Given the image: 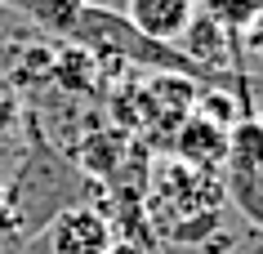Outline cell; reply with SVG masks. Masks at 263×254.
I'll return each instance as SVG.
<instances>
[{
  "instance_id": "ba28073f",
  "label": "cell",
  "mask_w": 263,
  "mask_h": 254,
  "mask_svg": "<svg viewBox=\"0 0 263 254\" xmlns=\"http://www.w3.org/2000/svg\"><path fill=\"white\" fill-rule=\"evenodd\" d=\"M103 254H147V250H143L139 241H129V237H121V241H111V245H107V250H103Z\"/></svg>"
},
{
  "instance_id": "6da1fadb",
  "label": "cell",
  "mask_w": 263,
  "mask_h": 254,
  "mask_svg": "<svg viewBox=\"0 0 263 254\" xmlns=\"http://www.w3.org/2000/svg\"><path fill=\"white\" fill-rule=\"evenodd\" d=\"M0 5H9V9H18V14L36 18L45 31L71 41L89 58H129V63L156 67L161 76L219 81L214 67L187 58L183 49H174V45H156V41H147V36H139L121 14H111V9H89V5H81V0H0Z\"/></svg>"
},
{
  "instance_id": "30bf717a",
  "label": "cell",
  "mask_w": 263,
  "mask_h": 254,
  "mask_svg": "<svg viewBox=\"0 0 263 254\" xmlns=\"http://www.w3.org/2000/svg\"><path fill=\"white\" fill-rule=\"evenodd\" d=\"M259 121H263V99H259Z\"/></svg>"
},
{
  "instance_id": "7a4b0ae2",
  "label": "cell",
  "mask_w": 263,
  "mask_h": 254,
  "mask_svg": "<svg viewBox=\"0 0 263 254\" xmlns=\"http://www.w3.org/2000/svg\"><path fill=\"white\" fill-rule=\"evenodd\" d=\"M223 187L254 227H263V121H236L228 129L223 156Z\"/></svg>"
},
{
  "instance_id": "8992f818",
  "label": "cell",
  "mask_w": 263,
  "mask_h": 254,
  "mask_svg": "<svg viewBox=\"0 0 263 254\" xmlns=\"http://www.w3.org/2000/svg\"><path fill=\"white\" fill-rule=\"evenodd\" d=\"M219 27H250L263 14V0H205Z\"/></svg>"
},
{
  "instance_id": "52a82bcc",
  "label": "cell",
  "mask_w": 263,
  "mask_h": 254,
  "mask_svg": "<svg viewBox=\"0 0 263 254\" xmlns=\"http://www.w3.org/2000/svg\"><path fill=\"white\" fill-rule=\"evenodd\" d=\"M23 232V210H18V201L9 187H0V241H9Z\"/></svg>"
},
{
  "instance_id": "9c48e42d",
  "label": "cell",
  "mask_w": 263,
  "mask_h": 254,
  "mask_svg": "<svg viewBox=\"0 0 263 254\" xmlns=\"http://www.w3.org/2000/svg\"><path fill=\"white\" fill-rule=\"evenodd\" d=\"M81 5H89V9H111V0H81Z\"/></svg>"
},
{
  "instance_id": "5b68a950",
  "label": "cell",
  "mask_w": 263,
  "mask_h": 254,
  "mask_svg": "<svg viewBox=\"0 0 263 254\" xmlns=\"http://www.w3.org/2000/svg\"><path fill=\"white\" fill-rule=\"evenodd\" d=\"M179 156H187L196 169H223V156H228V125L187 121V125L179 129Z\"/></svg>"
},
{
  "instance_id": "277c9868",
  "label": "cell",
  "mask_w": 263,
  "mask_h": 254,
  "mask_svg": "<svg viewBox=\"0 0 263 254\" xmlns=\"http://www.w3.org/2000/svg\"><path fill=\"white\" fill-rule=\"evenodd\" d=\"M192 18H196V0H125V23L156 45L183 41Z\"/></svg>"
},
{
  "instance_id": "3957f363",
  "label": "cell",
  "mask_w": 263,
  "mask_h": 254,
  "mask_svg": "<svg viewBox=\"0 0 263 254\" xmlns=\"http://www.w3.org/2000/svg\"><path fill=\"white\" fill-rule=\"evenodd\" d=\"M111 227L98 210L85 205H67L63 214H54V223L45 227V245L49 254H103L111 245Z\"/></svg>"
}]
</instances>
